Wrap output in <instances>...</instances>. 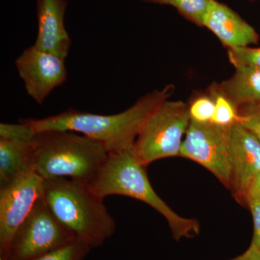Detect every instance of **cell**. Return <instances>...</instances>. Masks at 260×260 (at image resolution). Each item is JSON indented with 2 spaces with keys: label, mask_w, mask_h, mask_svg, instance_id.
<instances>
[{
  "label": "cell",
  "mask_w": 260,
  "mask_h": 260,
  "mask_svg": "<svg viewBox=\"0 0 260 260\" xmlns=\"http://www.w3.org/2000/svg\"><path fill=\"white\" fill-rule=\"evenodd\" d=\"M174 91V85H167L143 95L124 112L112 115L70 109L42 119L20 121L28 124L36 133L49 130L81 133L101 143L109 153L134 145L149 116L161 103L172 96Z\"/></svg>",
  "instance_id": "6da1fadb"
},
{
  "label": "cell",
  "mask_w": 260,
  "mask_h": 260,
  "mask_svg": "<svg viewBox=\"0 0 260 260\" xmlns=\"http://www.w3.org/2000/svg\"><path fill=\"white\" fill-rule=\"evenodd\" d=\"M42 198L59 223L91 249L115 232V220L104 199L87 183L65 177L44 179Z\"/></svg>",
  "instance_id": "7a4b0ae2"
},
{
  "label": "cell",
  "mask_w": 260,
  "mask_h": 260,
  "mask_svg": "<svg viewBox=\"0 0 260 260\" xmlns=\"http://www.w3.org/2000/svg\"><path fill=\"white\" fill-rule=\"evenodd\" d=\"M146 167L135 153L134 145L109 152L89 186L103 199L110 195H122L150 205L166 218L177 241L196 237L200 231L199 222L178 215L156 194L149 181Z\"/></svg>",
  "instance_id": "3957f363"
},
{
  "label": "cell",
  "mask_w": 260,
  "mask_h": 260,
  "mask_svg": "<svg viewBox=\"0 0 260 260\" xmlns=\"http://www.w3.org/2000/svg\"><path fill=\"white\" fill-rule=\"evenodd\" d=\"M32 147V171L43 179L69 177L88 184L109 153L95 140L64 130L37 133Z\"/></svg>",
  "instance_id": "277c9868"
},
{
  "label": "cell",
  "mask_w": 260,
  "mask_h": 260,
  "mask_svg": "<svg viewBox=\"0 0 260 260\" xmlns=\"http://www.w3.org/2000/svg\"><path fill=\"white\" fill-rule=\"evenodd\" d=\"M189 105L164 101L150 114L134 143L135 153L148 166L159 159L179 156L189 124Z\"/></svg>",
  "instance_id": "5b68a950"
},
{
  "label": "cell",
  "mask_w": 260,
  "mask_h": 260,
  "mask_svg": "<svg viewBox=\"0 0 260 260\" xmlns=\"http://www.w3.org/2000/svg\"><path fill=\"white\" fill-rule=\"evenodd\" d=\"M75 239L53 215L42 197L15 232L7 260H34Z\"/></svg>",
  "instance_id": "8992f818"
},
{
  "label": "cell",
  "mask_w": 260,
  "mask_h": 260,
  "mask_svg": "<svg viewBox=\"0 0 260 260\" xmlns=\"http://www.w3.org/2000/svg\"><path fill=\"white\" fill-rule=\"evenodd\" d=\"M232 126L191 121L179 155L203 166L228 188H230L231 183L229 145Z\"/></svg>",
  "instance_id": "52a82bcc"
},
{
  "label": "cell",
  "mask_w": 260,
  "mask_h": 260,
  "mask_svg": "<svg viewBox=\"0 0 260 260\" xmlns=\"http://www.w3.org/2000/svg\"><path fill=\"white\" fill-rule=\"evenodd\" d=\"M44 180L30 171L0 185V259H8L15 232L42 197Z\"/></svg>",
  "instance_id": "ba28073f"
},
{
  "label": "cell",
  "mask_w": 260,
  "mask_h": 260,
  "mask_svg": "<svg viewBox=\"0 0 260 260\" xmlns=\"http://www.w3.org/2000/svg\"><path fill=\"white\" fill-rule=\"evenodd\" d=\"M60 57L30 46L15 60L19 76L29 96L42 105L57 87L66 81L68 70Z\"/></svg>",
  "instance_id": "9c48e42d"
},
{
  "label": "cell",
  "mask_w": 260,
  "mask_h": 260,
  "mask_svg": "<svg viewBox=\"0 0 260 260\" xmlns=\"http://www.w3.org/2000/svg\"><path fill=\"white\" fill-rule=\"evenodd\" d=\"M229 157V189L238 200L246 203L251 184L260 174V142L239 122L231 129Z\"/></svg>",
  "instance_id": "30bf717a"
},
{
  "label": "cell",
  "mask_w": 260,
  "mask_h": 260,
  "mask_svg": "<svg viewBox=\"0 0 260 260\" xmlns=\"http://www.w3.org/2000/svg\"><path fill=\"white\" fill-rule=\"evenodd\" d=\"M67 0H37L38 32L34 45L61 59L68 58L71 39L64 25Z\"/></svg>",
  "instance_id": "8fae6325"
},
{
  "label": "cell",
  "mask_w": 260,
  "mask_h": 260,
  "mask_svg": "<svg viewBox=\"0 0 260 260\" xmlns=\"http://www.w3.org/2000/svg\"><path fill=\"white\" fill-rule=\"evenodd\" d=\"M203 26L213 32L228 49L249 47L259 42V36L252 26L226 5L215 0H212Z\"/></svg>",
  "instance_id": "7c38bea8"
},
{
  "label": "cell",
  "mask_w": 260,
  "mask_h": 260,
  "mask_svg": "<svg viewBox=\"0 0 260 260\" xmlns=\"http://www.w3.org/2000/svg\"><path fill=\"white\" fill-rule=\"evenodd\" d=\"M236 107L260 102V69L236 68L229 79L214 85Z\"/></svg>",
  "instance_id": "4fadbf2b"
},
{
  "label": "cell",
  "mask_w": 260,
  "mask_h": 260,
  "mask_svg": "<svg viewBox=\"0 0 260 260\" xmlns=\"http://www.w3.org/2000/svg\"><path fill=\"white\" fill-rule=\"evenodd\" d=\"M32 146L34 143L0 138V185L32 171Z\"/></svg>",
  "instance_id": "5bb4252c"
},
{
  "label": "cell",
  "mask_w": 260,
  "mask_h": 260,
  "mask_svg": "<svg viewBox=\"0 0 260 260\" xmlns=\"http://www.w3.org/2000/svg\"><path fill=\"white\" fill-rule=\"evenodd\" d=\"M210 95L215 101V111L211 122L221 126H232L238 122V109L225 95L212 86Z\"/></svg>",
  "instance_id": "9a60e30c"
},
{
  "label": "cell",
  "mask_w": 260,
  "mask_h": 260,
  "mask_svg": "<svg viewBox=\"0 0 260 260\" xmlns=\"http://www.w3.org/2000/svg\"><path fill=\"white\" fill-rule=\"evenodd\" d=\"M91 249L86 243L76 239L34 260H84Z\"/></svg>",
  "instance_id": "2e32d148"
},
{
  "label": "cell",
  "mask_w": 260,
  "mask_h": 260,
  "mask_svg": "<svg viewBox=\"0 0 260 260\" xmlns=\"http://www.w3.org/2000/svg\"><path fill=\"white\" fill-rule=\"evenodd\" d=\"M211 3L212 0H171L170 5L188 20L203 26V20Z\"/></svg>",
  "instance_id": "e0dca14e"
},
{
  "label": "cell",
  "mask_w": 260,
  "mask_h": 260,
  "mask_svg": "<svg viewBox=\"0 0 260 260\" xmlns=\"http://www.w3.org/2000/svg\"><path fill=\"white\" fill-rule=\"evenodd\" d=\"M228 57L235 69L239 68L260 69V48L244 47L228 49Z\"/></svg>",
  "instance_id": "ac0fdd59"
},
{
  "label": "cell",
  "mask_w": 260,
  "mask_h": 260,
  "mask_svg": "<svg viewBox=\"0 0 260 260\" xmlns=\"http://www.w3.org/2000/svg\"><path fill=\"white\" fill-rule=\"evenodd\" d=\"M215 111V101L210 95H200L194 98L189 105L191 121L198 123L211 122Z\"/></svg>",
  "instance_id": "d6986e66"
},
{
  "label": "cell",
  "mask_w": 260,
  "mask_h": 260,
  "mask_svg": "<svg viewBox=\"0 0 260 260\" xmlns=\"http://www.w3.org/2000/svg\"><path fill=\"white\" fill-rule=\"evenodd\" d=\"M238 122L249 130L260 142V102L238 108Z\"/></svg>",
  "instance_id": "ffe728a7"
},
{
  "label": "cell",
  "mask_w": 260,
  "mask_h": 260,
  "mask_svg": "<svg viewBox=\"0 0 260 260\" xmlns=\"http://www.w3.org/2000/svg\"><path fill=\"white\" fill-rule=\"evenodd\" d=\"M37 133L30 126L23 121L18 124H0V138L17 140L24 143H34Z\"/></svg>",
  "instance_id": "44dd1931"
},
{
  "label": "cell",
  "mask_w": 260,
  "mask_h": 260,
  "mask_svg": "<svg viewBox=\"0 0 260 260\" xmlns=\"http://www.w3.org/2000/svg\"><path fill=\"white\" fill-rule=\"evenodd\" d=\"M246 203L250 209L254 224L251 244L255 246L260 250V198L254 194H248Z\"/></svg>",
  "instance_id": "7402d4cb"
},
{
  "label": "cell",
  "mask_w": 260,
  "mask_h": 260,
  "mask_svg": "<svg viewBox=\"0 0 260 260\" xmlns=\"http://www.w3.org/2000/svg\"><path fill=\"white\" fill-rule=\"evenodd\" d=\"M232 260H260V250L255 246L251 245L241 255Z\"/></svg>",
  "instance_id": "603a6c76"
},
{
  "label": "cell",
  "mask_w": 260,
  "mask_h": 260,
  "mask_svg": "<svg viewBox=\"0 0 260 260\" xmlns=\"http://www.w3.org/2000/svg\"><path fill=\"white\" fill-rule=\"evenodd\" d=\"M249 194L255 195L260 198V174L256 177L254 182L251 184L250 189L248 193V194Z\"/></svg>",
  "instance_id": "cb8c5ba5"
},
{
  "label": "cell",
  "mask_w": 260,
  "mask_h": 260,
  "mask_svg": "<svg viewBox=\"0 0 260 260\" xmlns=\"http://www.w3.org/2000/svg\"><path fill=\"white\" fill-rule=\"evenodd\" d=\"M145 1L150 2V3H156V4L170 5L171 0H145Z\"/></svg>",
  "instance_id": "d4e9b609"
},
{
  "label": "cell",
  "mask_w": 260,
  "mask_h": 260,
  "mask_svg": "<svg viewBox=\"0 0 260 260\" xmlns=\"http://www.w3.org/2000/svg\"><path fill=\"white\" fill-rule=\"evenodd\" d=\"M0 260H3V259H0Z\"/></svg>",
  "instance_id": "484cf974"
}]
</instances>
